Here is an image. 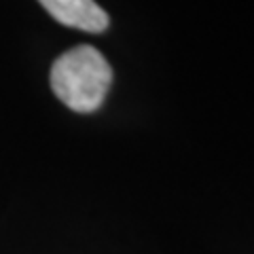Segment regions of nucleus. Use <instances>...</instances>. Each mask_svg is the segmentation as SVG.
Segmentation results:
<instances>
[{
	"label": "nucleus",
	"instance_id": "f257e3e1",
	"mask_svg": "<svg viewBox=\"0 0 254 254\" xmlns=\"http://www.w3.org/2000/svg\"><path fill=\"white\" fill-rule=\"evenodd\" d=\"M113 85L108 60L91 45L66 51L53 62L51 89L74 113H95Z\"/></svg>",
	"mask_w": 254,
	"mask_h": 254
},
{
	"label": "nucleus",
	"instance_id": "f03ea898",
	"mask_svg": "<svg viewBox=\"0 0 254 254\" xmlns=\"http://www.w3.org/2000/svg\"><path fill=\"white\" fill-rule=\"evenodd\" d=\"M47 13L62 26L100 34L108 28V15L93 0H38Z\"/></svg>",
	"mask_w": 254,
	"mask_h": 254
}]
</instances>
